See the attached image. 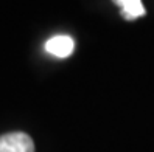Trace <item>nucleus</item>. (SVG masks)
<instances>
[{"instance_id":"7ed1b4c3","label":"nucleus","mask_w":154,"mask_h":152,"mask_svg":"<svg viewBox=\"0 0 154 152\" xmlns=\"http://www.w3.org/2000/svg\"><path fill=\"white\" fill-rule=\"evenodd\" d=\"M112 2L120 6V13L126 20H135L146 13L142 5V0H112Z\"/></svg>"},{"instance_id":"f03ea898","label":"nucleus","mask_w":154,"mask_h":152,"mask_svg":"<svg viewBox=\"0 0 154 152\" xmlns=\"http://www.w3.org/2000/svg\"><path fill=\"white\" fill-rule=\"evenodd\" d=\"M45 50L56 58H69L75 50V40L66 34L53 36L45 42Z\"/></svg>"},{"instance_id":"f257e3e1","label":"nucleus","mask_w":154,"mask_h":152,"mask_svg":"<svg viewBox=\"0 0 154 152\" xmlns=\"http://www.w3.org/2000/svg\"><path fill=\"white\" fill-rule=\"evenodd\" d=\"M0 152H34V143L25 132H10L0 137Z\"/></svg>"}]
</instances>
